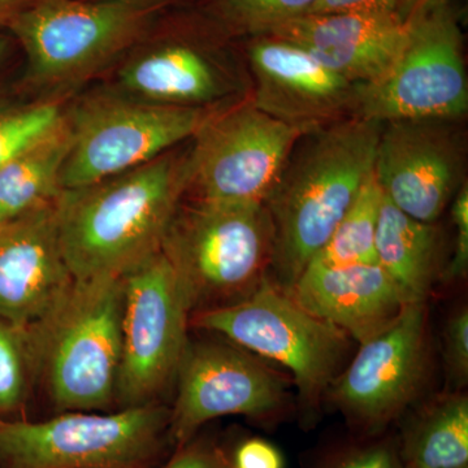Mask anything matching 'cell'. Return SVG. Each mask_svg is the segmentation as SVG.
<instances>
[{"label": "cell", "instance_id": "1", "mask_svg": "<svg viewBox=\"0 0 468 468\" xmlns=\"http://www.w3.org/2000/svg\"><path fill=\"white\" fill-rule=\"evenodd\" d=\"M186 189V150H171L140 167L61 193L58 241L73 279L122 276L159 252Z\"/></svg>", "mask_w": 468, "mask_h": 468}, {"label": "cell", "instance_id": "2", "mask_svg": "<svg viewBox=\"0 0 468 468\" xmlns=\"http://www.w3.org/2000/svg\"><path fill=\"white\" fill-rule=\"evenodd\" d=\"M383 122L356 116L302 134L264 206L273 229L271 271L286 292L328 241L374 171Z\"/></svg>", "mask_w": 468, "mask_h": 468}, {"label": "cell", "instance_id": "3", "mask_svg": "<svg viewBox=\"0 0 468 468\" xmlns=\"http://www.w3.org/2000/svg\"><path fill=\"white\" fill-rule=\"evenodd\" d=\"M160 251L192 316L245 300L270 276L272 223L263 203L185 197Z\"/></svg>", "mask_w": 468, "mask_h": 468}, {"label": "cell", "instance_id": "4", "mask_svg": "<svg viewBox=\"0 0 468 468\" xmlns=\"http://www.w3.org/2000/svg\"><path fill=\"white\" fill-rule=\"evenodd\" d=\"M122 276L75 280L27 335L58 409L94 411L116 401L122 365Z\"/></svg>", "mask_w": 468, "mask_h": 468}, {"label": "cell", "instance_id": "5", "mask_svg": "<svg viewBox=\"0 0 468 468\" xmlns=\"http://www.w3.org/2000/svg\"><path fill=\"white\" fill-rule=\"evenodd\" d=\"M227 106H165L122 91L84 98L66 113L72 144L61 189H81L158 158L192 140Z\"/></svg>", "mask_w": 468, "mask_h": 468}, {"label": "cell", "instance_id": "6", "mask_svg": "<svg viewBox=\"0 0 468 468\" xmlns=\"http://www.w3.org/2000/svg\"><path fill=\"white\" fill-rule=\"evenodd\" d=\"M190 323L284 366L306 408L319 405L349 351V335L311 315L270 276L245 300L193 314Z\"/></svg>", "mask_w": 468, "mask_h": 468}, {"label": "cell", "instance_id": "7", "mask_svg": "<svg viewBox=\"0 0 468 468\" xmlns=\"http://www.w3.org/2000/svg\"><path fill=\"white\" fill-rule=\"evenodd\" d=\"M150 18L146 5L120 0H32L8 29L26 51L30 82L66 88L128 50Z\"/></svg>", "mask_w": 468, "mask_h": 468}, {"label": "cell", "instance_id": "8", "mask_svg": "<svg viewBox=\"0 0 468 468\" xmlns=\"http://www.w3.org/2000/svg\"><path fill=\"white\" fill-rule=\"evenodd\" d=\"M167 431L169 410L155 401L112 414L67 411L45 421L0 415V462L7 468H137Z\"/></svg>", "mask_w": 468, "mask_h": 468}, {"label": "cell", "instance_id": "9", "mask_svg": "<svg viewBox=\"0 0 468 468\" xmlns=\"http://www.w3.org/2000/svg\"><path fill=\"white\" fill-rule=\"evenodd\" d=\"M408 38L389 69L363 85L359 116L394 120H463L468 80L463 34L449 3L410 21Z\"/></svg>", "mask_w": 468, "mask_h": 468}, {"label": "cell", "instance_id": "10", "mask_svg": "<svg viewBox=\"0 0 468 468\" xmlns=\"http://www.w3.org/2000/svg\"><path fill=\"white\" fill-rule=\"evenodd\" d=\"M301 135L249 97L228 104L190 140L185 197L264 205Z\"/></svg>", "mask_w": 468, "mask_h": 468}, {"label": "cell", "instance_id": "11", "mask_svg": "<svg viewBox=\"0 0 468 468\" xmlns=\"http://www.w3.org/2000/svg\"><path fill=\"white\" fill-rule=\"evenodd\" d=\"M122 365L116 401L154 402L176 378L186 349L190 310L162 251L122 275Z\"/></svg>", "mask_w": 468, "mask_h": 468}, {"label": "cell", "instance_id": "12", "mask_svg": "<svg viewBox=\"0 0 468 468\" xmlns=\"http://www.w3.org/2000/svg\"><path fill=\"white\" fill-rule=\"evenodd\" d=\"M427 369L426 302H410L387 328L360 344L332 383V401L354 430L378 435L415 402Z\"/></svg>", "mask_w": 468, "mask_h": 468}, {"label": "cell", "instance_id": "13", "mask_svg": "<svg viewBox=\"0 0 468 468\" xmlns=\"http://www.w3.org/2000/svg\"><path fill=\"white\" fill-rule=\"evenodd\" d=\"M175 378L169 435L178 448L214 419L245 415L276 420L288 408L284 380L237 345L189 341Z\"/></svg>", "mask_w": 468, "mask_h": 468}, {"label": "cell", "instance_id": "14", "mask_svg": "<svg viewBox=\"0 0 468 468\" xmlns=\"http://www.w3.org/2000/svg\"><path fill=\"white\" fill-rule=\"evenodd\" d=\"M462 120L383 122L374 175L384 196L409 217L436 223L467 183Z\"/></svg>", "mask_w": 468, "mask_h": 468}, {"label": "cell", "instance_id": "15", "mask_svg": "<svg viewBox=\"0 0 468 468\" xmlns=\"http://www.w3.org/2000/svg\"><path fill=\"white\" fill-rule=\"evenodd\" d=\"M251 103L302 134L359 116L362 84L350 81L298 46L258 36L246 48Z\"/></svg>", "mask_w": 468, "mask_h": 468}, {"label": "cell", "instance_id": "16", "mask_svg": "<svg viewBox=\"0 0 468 468\" xmlns=\"http://www.w3.org/2000/svg\"><path fill=\"white\" fill-rule=\"evenodd\" d=\"M73 282L58 241L57 203L0 224V318L29 334Z\"/></svg>", "mask_w": 468, "mask_h": 468}, {"label": "cell", "instance_id": "17", "mask_svg": "<svg viewBox=\"0 0 468 468\" xmlns=\"http://www.w3.org/2000/svg\"><path fill=\"white\" fill-rule=\"evenodd\" d=\"M117 86L151 103L215 107L249 97L250 77L206 46L171 41L129 58L117 73Z\"/></svg>", "mask_w": 468, "mask_h": 468}, {"label": "cell", "instance_id": "18", "mask_svg": "<svg viewBox=\"0 0 468 468\" xmlns=\"http://www.w3.org/2000/svg\"><path fill=\"white\" fill-rule=\"evenodd\" d=\"M408 32L399 14L335 12L302 15L264 36L291 42L345 79L368 85L392 66Z\"/></svg>", "mask_w": 468, "mask_h": 468}, {"label": "cell", "instance_id": "19", "mask_svg": "<svg viewBox=\"0 0 468 468\" xmlns=\"http://www.w3.org/2000/svg\"><path fill=\"white\" fill-rule=\"evenodd\" d=\"M288 292L311 315L359 344L387 328L410 303L378 263H310Z\"/></svg>", "mask_w": 468, "mask_h": 468}, {"label": "cell", "instance_id": "20", "mask_svg": "<svg viewBox=\"0 0 468 468\" xmlns=\"http://www.w3.org/2000/svg\"><path fill=\"white\" fill-rule=\"evenodd\" d=\"M375 249L378 263L399 286L406 300L426 302L440 273L441 236L435 223L409 217L384 196Z\"/></svg>", "mask_w": 468, "mask_h": 468}, {"label": "cell", "instance_id": "21", "mask_svg": "<svg viewBox=\"0 0 468 468\" xmlns=\"http://www.w3.org/2000/svg\"><path fill=\"white\" fill-rule=\"evenodd\" d=\"M72 137L64 119L50 133L0 167V224L55 205Z\"/></svg>", "mask_w": 468, "mask_h": 468}, {"label": "cell", "instance_id": "22", "mask_svg": "<svg viewBox=\"0 0 468 468\" xmlns=\"http://www.w3.org/2000/svg\"><path fill=\"white\" fill-rule=\"evenodd\" d=\"M403 468H468V399L452 393L426 403L403 424Z\"/></svg>", "mask_w": 468, "mask_h": 468}, {"label": "cell", "instance_id": "23", "mask_svg": "<svg viewBox=\"0 0 468 468\" xmlns=\"http://www.w3.org/2000/svg\"><path fill=\"white\" fill-rule=\"evenodd\" d=\"M383 197V190L372 171L358 196L338 221L334 233L311 263L320 266L378 263L375 242Z\"/></svg>", "mask_w": 468, "mask_h": 468}, {"label": "cell", "instance_id": "24", "mask_svg": "<svg viewBox=\"0 0 468 468\" xmlns=\"http://www.w3.org/2000/svg\"><path fill=\"white\" fill-rule=\"evenodd\" d=\"M316 0H212L208 12L230 36H264L286 21L306 15Z\"/></svg>", "mask_w": 468, "mask_h": 468}, {"label": "cell", "instance_id": "25", "mask_svg": "<svg viewBox=\"0 0 468 468\" xmlns=\"http://www.w3.org/2000/svg\"><path fill=\"white\" fill-rule=\"evenodd\" d=\"M64 113L55 101L0 103V167L50 133Z\"/></svg>", "mask_w": 468, "mask_h": 468}, {"label": "cell", "instance_id": "26", "mask_svg": "<svg viewBox=\"0 0 468 468\" xmlns=\"http://www.w3.org/2000/svg\"><path fill=\"white\" fill-rule=\"evenodd\" d=\"M32 371L27 332L0 318V415L26 401Z\"/></svg>", "mask_w": 468, "mask_h": 468}, {"label": "cell", "instance_id": "27", "mask_svg": "<svg viewBox=\"0 0 468 468\" xmlns=\"http://www.w3.org/2000/svg\"><path fill=\"white\" fill-rule=\"evenodd\" d=\"M316 468H403L399 440L393 436H365L329 452Z\"/></svg>", "mask_w": 468, "mask_h": 468}, {"label": "cell", "instance_id": "28", "mask_svg": "<svg viewBox=\"0 0 468 468\" xmlns=\"http://www.w3.org/2000/svg\"><path fill=\"white\" fill-rule=\"evenodd\" d=\"M445 363L452 384L462 387L468 378V311L458 310L446 323L443 332Z\"/></svg>", "mask_w": 468, "mask_h": 468}, {"label": "cell", "instance_id": "29", "mask_svg": "<svg viewBox=\"0 0 468 468\" xmlns=\"http://www.w3.org/2000/svg\"><path fill=\"white\" fill-rule=\"evenodd\" d=\"M452 218L455 227L452 257L442 271L446 282L463 279L468 270V184L461 187L452 202Z\"/></svg>", "mask_w": 468, "mask_h": 468}, {"label": "cell", "instance_id": "30", "mask_svg": "<svg viewBox=\"0 0 468 468\" xmlns=\"http://www.w3.org/2000/svg\"><path fill=\"white\" fill-rule=\"evenodd\" d=\"M165 468H233L232 460L211 440H190Z\"/></svg>", "mask_w": 468, "mask_h": 468}, {"label": "cell", "instance_id": "31", "mask_svg": "<svg viewBox=\"0 0 468 468\" xmlns=\"http://www.w3.org/2000/svg\"><path fill=\"white\" fill-rule=\"evenodd\" d=\"M233 468H284L282 452L273 443L252 437L237 446L232 458Z\"/></svg>", "mask_w": 468, "mask_h": 468}, {"label": "cell", "instance_id": "32", "mask_svg": "<svg viewBox=\"0 0 468 468\" xmlns=\"http://www.w3.org/2000/svg\"><path fill=\"white\" fill-rule=\"evenodd\" d=\"M410 0H316L307 14H335V12H389L403 14ZM306 14V15H307Z\"/></svg>", "mask_w": 468, "mask_h": 468}, {"label": "cell", "instance_id": "33", "mask_svg": "<svg viewBox=\"0 0 468 468\" xmlns=\"http://www.w3.org/2000/svg\"><path fill=\"white\" fill-rule=\"evenodd\" d=\"M446 3H449V0H410L402 14L403 20L410 23V21L421 16L431 9L440 7V5H446Z\"/></svg>", "mask_w": 468, "mask_h": 468}, {"label": "cell", "instance_id": "34", "mask_svg": "<svg viewBox=\"0 0 468 468\" xmlns=\"http://www.w3.org/2000/svg\"><path fill=\"white\" fill-rule=\"evenodd\" d=\"M32 0H0V27H9Z\"/></svg>", "mask_w": 468, "mask_h": 468}, {"label": "cell", "instance_id": "35", "mask_svg": "<svg viewBox=\"0 0 468 468\" xmlns=\"http://www.w3.org/2000/svg\"><path fill=\"white\" fill-rule=\"evenodd\" d=\"M9 43L5 37L0 34V69H2L3 64H5V58L8 57Z\"/></svg>", "mask_w": 468, "mask_h": 468}, {"label": "cell", "instance_id": "36", "mask_svg": "<svg viewBox=\"0 0 468 468\" xmlns=\"http://www.w3.org/2000/svg\"><path fill=\"white\" fill-rule=\"evenodd\" d=\"M120 2L132 3V5H146V7H149L150 3L158 2V0H120Z\"/></svg>", "mask_w": 468, "mask_h": 468}]
</instances>
